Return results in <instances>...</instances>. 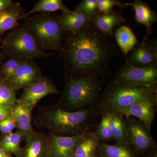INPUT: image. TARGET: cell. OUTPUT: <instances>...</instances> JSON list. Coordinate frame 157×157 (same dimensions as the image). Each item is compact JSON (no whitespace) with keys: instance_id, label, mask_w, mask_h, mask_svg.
<instances>
[{"instance_id":"11","label":"cell","mask_w":157,"mask_h":157,"mask_svg":"<svg viewBox=\"0 0 157 157\" xmlns=\"http://www.w3.org/2000/svg\"><path fill=\"white\" fill-rule=\"evenodd\" d=\"M59 93L58 90L52 81L46 76H42L25 88L18 100L35 106L45 96Z\"/></svg>"},{"instance_id":"12","label":"cell","mask_w":157,"mask_h":157,"mask_svg":"<svg viewBox=\"0 0 157 157\" xmlns=\"http://www.w3.org/2000/svg\"><path fill=\"white\" fill-rule=\"evenodd\" d=\"M42 70L33 59L25 60L8 81L15 91L25 89L42 77Z\"/></svg>"},{"instance_id":"23","label":"cell","mask_w":157,"mask_h":157,"mask_svg":"<svg viewBox=\"0 0 157 157\" xmlns=\"http://www.w3.org/2000/svg\"><path fill=\"white\" fill-rule=\"evenodd\" d=\"M58 10H61L63 12L71 11L65 6L62 0H40L36 3L32 10L27 13L22 14L20 17L19 20L36 12L51 13Z\"/></svg>"},{"instance_id":"17","label":"cell","mask_w":157,"mask_h":157,"mask_svg":"<svg viewBox=\"0 0 157 157\" xmlns=\"http://www.w3.org/2000/svg\"><path fill=\"white\" fill-rule=\"evenodd\" d=\"M135 12V17L137 23L146 26L147 34L143 41L148 40L152 33V27L157 21L156 12L153 11L148 4L141 0H135L132 3H128Z\"/></svg>"},{"instance_id":"10","label":"cell","mask_w":157,"mask_h":157,"mask_svg":"<svg viewBox=\"0 0 157 157\" xmlns=\"http://www.w3.org/2000/svg\"><path fill=\"white\" fill-rule=\"evenodd\" d=\"M126 62L131 66L147 67L157 65L156 39L140 42L136 45L126 56Z\"/></svg>"},{"instance_id":"27","label":"cell","mask_w":157,"mask_h":157,"mask_svg":"<svg viewBox=\"0 0 157 157\" xmlns=\"http://www.w3.org/2000/svg\"><path fill=\"white\" fill-rule=\"evenodd\" d=\"M17 101L16 91L8 80L0 78V105L11 107Z\"/></svg>"},{"instance_id":"2","label":"cell","mask_w":157,"mask_h":157,"mask_svg":"<svg viewBox=\"0 0 157 157\" xmlns=\"http://www.w3.org/2000/svg\"><path fill=\"white\" fill-rule=\"evenodd\" d=\"M96 106L77 111H67L60 108L48 109L42 114V125L62 136H73L86 134L92 128L93 121L98 114Z\"/></svg>"},{"instance_id":"30","label":"cell","mask_w":157,"mask_h":157,"mask_svg":"<svg viewBox=\"0 0 157 157\" xmlns=\"http://www.w3.org/2000/svg\"><path fill=\"white\" fill-rule=\"evenodd\" d=\"M98 5V0H83L76 6L74 11L83 12L93 17L99 13Z\"/></svg>"},{"instance_id":"4","label":"cell","mask_w":157,"mask_h":157,"mask_svg":"<svg viewBox=\"0 0 157 157\" xmlns=\"http://www.w3.org/2000/svg\"><path fill=\"white\" fill-rule=\"evenodd\" d=\"M155 99L157 89L113 81L101 95L99 107L109 111H118L140 101Z\"/></svg>"},{"instance_id":"16","label":"cell","mask_w":157,"mask_h":157,"mask_svg":"<svg viewBox=\"0 0 157 157\" xmlns=\"http://www.w3.org/2000/svg\"><path fill=\"white\" fill-rule=\"evenodd\" d=\"M124 21L120 11L113 10L108 14L99 13L93 16L91 25L101 33L110 38L113 35V29Z\"/></svg>"},{"instance_id":"38","label":"cell","mask_w":157,"mask_h":157,"mask_svg":"<svg viewBox=\"0 0 157 157\" xmlns=\"http://www.w3.org/2000/svg\"><path fill=\"white\" fill-rule=\"evenodd\" d=\"M2 37H0V44H1V43H2Z\"/></svg>"},{"instance_id":"18","label":"cell","mask_w":157,"mask_h":157,"mask_svg":"<svg viewBox=\"0 0 157 157\" xmlns=\"http://www.w3.org/2000/svg\"><path fill=\"white\" fill-rule=\"evenodd\" d=\"M25 10L18 2H12L0 11V35L20 26L18 21Z\"/></svg>"},{"instance_id":"5","label":"cell","mask_w":157,"mask_h":157,"mask_svg":"<svg viewBox=\"0 0 157 157\" xmlns=\"http://www.w3.org/2000/svg\"><path fill=\"white\" fill-rule=\"evenodd\" d=\"M23 19L39 48L44 51L61 50L64 33L59 24L58 15L42 13Z\"/></svg>"},{"instance_id":"22","label":"cell","mask_w":157,"mask_h":157,"mask_svg":"<svg viewBox=\"0 0 157 157\" xmlns=\"http://www.w3.org/2000/svg\"><path fill=\"white\" fill-rule=\"evenodd\" d=\"M99 157H137L128 145H112L99 141L97 149Z\"/></svg>"},{"instance_id":"1","label":"cell","mask_w":157,"mask_h":157,"mask_svg":"<svg viewBox=\"0 0 157 157\" xmlns=\"http://www.w3.org/2000/svg\"><path fill=\"white\" fill-rule=\"evenodd\" d=\"M58 54L64 62L66 76L90 75L104 78L109 74V60L118 51L110 38L91 25L83 30L65 33Z\"/></svg>"},{"instance_id":"36","label":"cell","mask_w":157,"mask_h":157,"mask_svg":"<svg viewBox=\"0 0 157 157\" xmlns=\"http://www.w3.org/2000/svg\"><path fill=\"white\" fill-rule=\"evenodd\" d=\"M88 157H99L97 150Z\"/></svg>"},{"instance_id":"19","label":"cell","mask_w":157,"mask_h":157,"mask_svg":"<svg viewBox=\"0 0 157 157\" xmlns=\"http://www.w3.org/2000/svg\"><path fill=\"white\" fill-rule=\"evenodd\" d=\"M25 138L26 144L21 149L19 157H44L47 136L34 132Z\"/></svg>"},{"instance_id":"7","label":"cell","mask_w":157,"mask_h":157,"mask_svg":"<svg viewBox=\"0 0 157 157\" xmlns=\"http://www.w3.org/2000/svg\"><path fill=\"white\" fill-rule=\"evenodd\" d=\"M126 145L136 154H144L152 151L155 143L151 132V127L133 118L125 119Z\"/></svg>"},{"instance_id":"31","label":"cell","mask_w":157,"mask_h":157,"mask_svg":"<svg viewBox=\"0 0 157 157\" xmlns=\"http://www.w3.org/2000/svg\"><path fill=\"white\" fill-rule=\"evenodd\" d=\"M16 128V122L13 115L0 121V132L3 135H9Z\"/></svg>"},{"instance_id":"32","label":"cell","mask_w":157,"mask_h":157,"mask_svg":"<svg viewBox=\"0 0 157 157\" xmlns=\"http://www.w3.org/2000/svg\"><path fill=\"white\" fill-rule=\"evenodd\" d=\"M12 115L11 107L0 105V121H2Z\"/></svg>"},{"instance_id":"25","label":"cell","mask_w":157,"mask_h":157,"mask_svg":"<svg viewBox=\"0 0 157 157\" xmlns=\"http://www.w3.org/2000/svg\"><path fill=\"white\" fill-rule=\"evenodd\" d=\"M24 138V136L18 131L11 132L9 135H4L1 138L0 146L7 152L19 157L21 150L20 144Z\"/></svg>"},{"instance_id":"13","label":"cell","mask_w":157,"mask_h":157,"mask_svg":"<svg viewBox=\"0 0 157 157\" xmlns=\"http://www.w3.org/2000/svg\"><path fill=\"white\" fill-rule=\"evenodd\" d=\"M92 17L79 11L63 12L59 16V24L64 33L79 32L90 27Z\"/></svg>"},{"instance_id":"37","label":"cell","mask_w":157,"mask_h":157,"mask_svg":"<svg viewBox=\"0 0 157 157\" xmlns=\"http://www.w3.org/2000/svg\"><path fill=\"white\" fill-rule=\"evenodd\" d=\"M147 157H157L156 152H152V153H151Z\"/></svg>"},{"instance_id":"34","label":"cell","mask_w":157,"mask_h":157,"mask_svg":"<svg viewBox=\"0 0 157 157\" xmlns=\"http://www.w3.org/2000/svg\"><path fill=\"white\" fill-rule=\"evenodd\" d=\"M7 58V57L4 55L2 51H0V78L2 77L1 69H2V65L3 63H4V62L6 60V59Z\"/></svg>"},{"instance_id":"20","label":"cell","mask_w":157,"mask_h":157,"mask_svg":"<svg viewBox=\"0 0 157 157\" xmlns=\"http://www.w3.org/2000/svg\"><path fill=\"white\" fill-rule=\"evenodd\" d=\"M109 125L116 145H127L125 140V119L122 113L109 111Z\"/></svg>"},{"instance_id":"3","label":"cell","mask_w":157,"mask_h":157,"mask_svg":"<svg viewBox=\"0 0 157 157\" xmlns=\"http://www.w3.org/2000/svg\"><path fill=\"white\" fill-rule=\"evenodd\" d=\"M104 83L103 77L90 75L66 76L61 101L72 110L94 106L100 100Z\"/></svg>"},{"instance_id":"35","label":"cell","mask_w":157,"mask_h":157,"mask_svg":"<svg viewBox=\"0 0 157 157\" xmlns=\"http://www.w3.org/2000/svg\"><path fill=\"white\" fill-rule=\"evenodd\" d=\"M0 157H12L11 154L7 152L0 146Z\"/></svg>"},{"instance_id":"15","label":"cell","mask_w":157,"mask_h":157,"mask_svg":"<svg viewBox=\"0 0 157 157\" xmlns=\"http://www.w3.org/2000/svg\"><path fill=\"white\" fill-rule=\"evenodd\" d=\"M34 107L17 99V102L11 107L17 131L25 138L34 132L31 124V112Z\"/></svg>"},{"instance_id":"29","label":"cell","mask_w":157,"mask_h":157,"mask_svg":"<svg viewBox=\"0 0 157 157\" xmlns=\"http://www.w3.org/2000/svg\"><path fill=\"white\" fill-rule=\"evenodd\" d=\"M128 6V3L123 2L117 0H98V9L99 13L108 14L113 11L115 7L121 9Z\"/></svg>"},{"instance_id":"33","label":"cell","mask_w":157,"mask_h":157,"mask_svg":"<svg viewBox=\"0 0 157 157\" xmlns=\"http://www.w3.org/2000/svg\"><path fill=\"white\" fill-rule=\"evenodd\" d=\"M13 2L12 0H0V11Z\"/></svg>"},{"instance_id":"21","label":"cell","mask_w":157,"mask_h":157,"mask_svg":"<svg viewBox=\"0 0 157 157\" xmlns=\"http://www.w3.org/2000/svg\"><path fill=\"white\" fill-rule=\"evenodd\" d=\"M115 37L117 45L126 56L138 41L132 29L128 26L120 27L116 32Z\"/></svg>"},{"instance_id":"9","label":"cell","mask_w":157,"mask_h":157,"mask_svg":"<svg viewBox=\"0 0 157 157\" xmlns=\"http://www.w3.org/2000/svg\"><path fill=\"white\" fill-rule=\"evenodd\" d=\"M87 133L73 136L52 134L47 136L44 157H73L76 146Z\"/></svg>"},{"instance_id":"26","label":"cell","mask_w":157,"mask_h":157,"mask_svg":"<svg viewBox=\"0 0 157 157\" xmlns=\"http://www.w3.org/2000/svg\"><path fill=\"white\" fill-rule=\"evenodd\" d=\"M100 110H101L102 117L94 133L100 142L107 143L114 140L109 125V111L107 109L101 108Z\"/></svg>"},{"instance_id":"24","label":"cell","mask_w":157,"mask_h":157,"mask_svg":"<svg viewBox=\"0 0 157 157\" xmlns=\"http://www.w3.org/2000/svg\"><path fill=\"white\" fill-rule=\"evenodd\" d=\"M99 141L94 132L87 133L76 146L73 157H88L95 152Z\"/></svg>"},{"instance_id":"6","label":"cell","mask_w":157,"mask_h":157,"mask_svg":"<svg viewBox=\"0 0 157 157\" xmlns=\"http://www.w3.org/2000/svg\"><path fill=\"white\" fill-rule=\"evenodd\" d=\"M2 52L7 58L21 60L50 58L54 53L41 49L25 23L11 31L1 43Z\"/></svg>"},{"instance_id":"28","label":"cell","mask_w":157,"mask_h":157,"mask_svg":"<svg viewBox=\"0 0 157 157\" xmlns=\"http://www.w3.org/2000/svg\"><path fill=\"white\" fill-rule=\"evenodd\" d=\"M25 60L14 58H7L2 65L1 69L2 77L9 81Z\"/></svg>"},{"instance_id":"8","label":"cell","mask_w":157,"mask_h":157,"mask_svg":"<svg viewBox=\"0 0 157 157\" xmlns=\"http://www.w3.org/2000/svg\"><path fill=\"white\" fill-rule=\"evenodd\" d=\"M113 81L122 84L157 89V65L138 67L131 66L126 62L118 71Z\"/></svg>"},{"instance_id":"14","label":"cell","mask_w":157,"mask_h":157,"mask_svg":"<svg viewBox=\"0 0 157 157\" xmlns=\"http://www.w3.org/2000/svg\"><path fill=\"white\" fill-rule=\"evenodd\" d=\"M157 101V99L140 101L128 108L115 111L124 116L137 117L138 120L151 127L155 118Z\"/></svg>"}]
</instances>
